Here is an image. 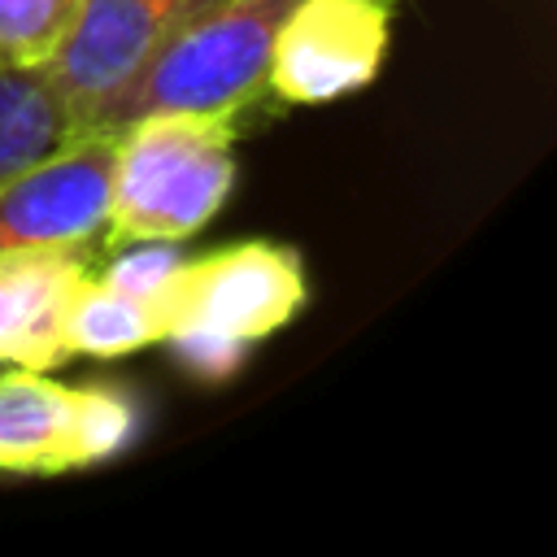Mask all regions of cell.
<instances>
[{
    "instance_id": "1",
    "label": "cell",
    "mask_w": 557,
    "mask_h": 557,
    "mask_svg": "<svg viewBox=\"0 0 557 557\" xmlns=\"http://www.w3.org/2000/svg\"><path fill=\"white\" fill-rule=\"evenodd\" d=\"M235 117L148 113L113 131L109 222L100 244H183L235 187Z\"/></svg>"
},
{
    "instance_id": "2",
    "label": "cell",
    "mask_w": 557,
    "mask_h": 557,
    "mask_svg": "<svg viewBox=\"0 0 557 557\" xmlns=\"http://www.w3.org/2000/svg\"><path fill=\"white\" fill-rule=\"evenodd\" d=\"M305 265L283 244H231L196 261H178L157 292L161 344H170L200 374H226L239 352L305 305Z\"/></svg>"
},
{
    "instance_id": "3",
    "label": "cell",
    "mask_w": 557,
    "mask_h": 557,
    "mask_svg": "<svg viewBox=\"0 0 557 557\" xmlns=\"http://www.w3.org/2000/svg\"><path fill=\"white\" fill-rule=\"evenodd\" d=\"M292 4L296 0H218L139 70L91 131L113 135L148 113H213L239 122V113L270 91V48Z\"/></svg>"
},
{
    "instance_id": "4",
    "label": "cell",
    "mask_w": 557,
    "mask_h": 557,
    "mask_svg": "<svg viewBox=\"0 0 557 557\" xmlns=\"http://www.w3.org/2000/svg\"><path fill=\"white\" fill-rule=\"evenodd\" d=\"M135 435V409L104 387L0 366V474H70L109 461Z\"/></svg>"
},
{
    "instance_id": "5",
    "label": "cell",
    "mask_w": 557,
    "mask_h": 557,
    "mask_svg": "<svg viewBox=\"0 0 557 557\" xmlns=\"http://www.w3.org/2000/svg\"><path fill=\"white\" fill-rule=\"evenodd\" d=\"M218 0H83L74 30L44 65L78 131L139 78V70Z\"/></svg>"
},
{
    "instance_id": "6",
    "label": "cell",
    "mask_w": 557,
    "mask_h": 557,
    "mask_svg": "<svg viewBox=\"0 0 557 557\" xmlns=\"http://www.w3.org/2000/svg\"><path fill=\"white\" fill-rule=\"evenodd\" d=\"M392 0H296L270 48V96L331 104L361 91L387 61Z\"/></svg>"
},
{
    "instance_id": "7",
    "label": "cell",
    "mask_w": 557,
    "mask_h": 557,
    "mask_svg": "<svg viewBox=\"0 0 557 557\" xmlns=\"http://www.w3.org/2000/svg\"><path fill=\"white\" fill-rule=\"evenodd\" d=\"M113 135L83 131L61 152L0 183V252L91 248L109 222Z\"/></svg>"
},
{
    "instance_id": "8",
    "label": "cell",
    "mask_w": 557,
    "mask_h": 557,
    "mask_svg": "<svg viewBox=\"0 0 557 557\" xmlns=\"http://www.w3.org/2000/svg\"><path fill=\"white\" fill-rule=\"evenodd\" d=\"M87 274V248L0 252V366L57 370L70 361L65 313Z\"/></svg>"
},
{
    "instance_id": "9",
    "label": "cell",
    "mask_w": 557,
    "mask_h": 557,
    "mask_svg": "<svg viewBox=\"0 0 557 557\" xmlns=\"http://www.w3.org/2000/svg\"><path fill=\"white\" fill-rule=\"evenodd\" d=\"M78 122L39 65L0 61V183L78 139Z\"/></svg>"
},
{
    "instance_id": "10",
    "label": "cell",
    "mask_w": 557,
    "mask_h": 557,
    "mask_svg": "<svg viewBox=\"0 0 557 557\" xmlns=\"http://www.w3.org/2000/svg\"><path fill=\"white\" fill-rule=\"evenodd\" d=\"M70 357H126L161 344L157 300L135 296L100 274H87L65 313Z\"/></svg>"
},
{
    "instance_id": "11",
    "label": "cell",
    "mask_w": 557,
    "mask_h": 557,
    "mask_svg": "<svg viewBox=\"0 0 557 557\" xmlns=\"http://www.w3.org/2000/svg\"><path fill=\"white\" fill-rule=\"evenodd\" d=\"M83 0H0V61L48 65L78 22Z\"/></svg>"
},
{
    "instance_id": "12",
    "label": "cell",
    "mask_w": 557,
    "mask_h": 557,
    "mask_svg": "<svg viewBox=\"0 0 557 557\" xmlns=\"http://www.w3.org/2000/svg\"><path fill=\"white\" fill-rule=\"evenodd\" d=\"M113 252H122V257L100 278H109V283H117L135 296H148V300H157V292L165 287V278L183 261L174 252V244H126V248H113Z\"/></svg>"
}]
</instances>
